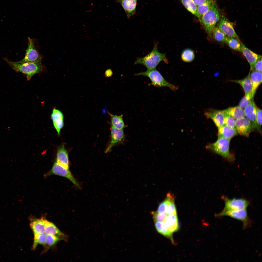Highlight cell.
<instances>
[{"instance_id": "obj_1", "label": "cell", "mask_w": 262, "mask_h": 262, "mask_svg": "<svg viewBox=\"0 0 262 262\" xmlns=\"http://www.w3.org/2000/svg\"><path fill=\"white\" fill-rule=\"evenodd\" d=\"M162 61L166 63L168 62L165 54L158 51L157 43L155 42L151 51L144 57L137 58L134 64L142 65L146 67L147 70H151L155 69L159 63Z\"/></svg>"}, {"instance_id": "obj_2", "label": "cell", "mask_w": 262, "mask_h": 262, "mask_svg": "<svg viewBox=\"0 0 262 262\" xmlns=\"http://www.w3.org/2000/svg\"><path fill=\"white\" fill-rule=\"evenodd\" d=\"M220 10L217 3L214 2L210 9L201 18L200 22L204 26L208 36H212L213 30L219 20Z\"/></svg>"}, {"instance_id": "obj_3", "label": "cell", "mask_w": 262, "mask_h": 262, "mask_svg": "<svg viewBox=\"0 0 262 262\" xmlns=\"http://www.w3.org/2000/svg\"><path fill=\"white\" fill-rule=\"evenodd\" d=\"M6 60L14 70L25 74L28 80H30L34 74L40 72L42 70L41 61L36 62L20 63Z\"/></svg>"}, {"instance_id": "obj_4", "label": "cell", "mask_w": 262, "mask_h": 262, "mask_svg": "<svg viewBox=\"0 0 262 262\" xmlns=\"http://www.w3.org/2000/svg\"><path fill=\"white\" fill-rule=\"evenodd\" d=\"M230 139L222 137H218L214 143L209 144L206 147L208 149L230 161H233V157L229 151V145Z\"/></svg>"}, {"instance_id": "obj_5", "label": "cell", "mask_w": 262, "mask_h": 262, "mask_svg": "<svg viewBox=\"0 0 262 262\" xmlns=\"http://www.w3.org/2000/svg\"><path fill=\"white\" fill-rule=\"evenodd\" d=\"M135 75L148 77L151 81V84L156 87H167L174 91L178 89V87L166 81L160 72L156 69L140 72L135 74Z\"/></svg>"}, {"instance_id": "obj_6", "label": "cell", "mask_w": 262, "mask_h": 262, "mask_svg": "<svg viewBox=\"0 0 262 262\" xmlns=\"http://www.w3.org/2000/svg\"><path fill=\"white\" fill-rule=\"evenodd\" d=\"M52 175H56L66 178L71 182L79 188L81 186L72 174L69 169H67L55 162L51 169L44 175L45 178Z\"/></svg>"}, {"instance_id": "obj_7", "label": "cell", "mask_w": 262, "mask_h": 262, "mask_svg": "<svg viewBox=\"0 0 262 262\" xmlns=\"http://www.w3.org/2000/svg\"><path fill=\"white\" fill-rule=\"evenodd\" d=\"M41 57L34 45L33 39L28 38V46L24 58L18 61L20 63L36 62L41 61Z\"/></svg>"}, {"instance_id": "obj_8", "label": "cell", "mask_w": 262, "mask_h": 262, "mask_svg": "<svg viewBox=\"0 0 262 262\" xmlns=\"http://www.w3.org/2000/svg\"><path fill=\"white\" fill-rule=\"evenodd\" d=\"M217 217L227 216L242 221L243 227H246L248 224V218L246 209L223 210L216 215Z\"/></svg>"}, {"instance_id": "obj_9", "label": "cell", "mask_w": 262, "mask_h": 262, "mask_svg": "<svg viewBox=\"0 0 262 262\" xmlns=\"http://www.w3.org/2000/svg\"><path fill=\"white\" fill-rule=\"evenodd\" d=\"M225 202V207L223 210H239L246 209L249 203L248 200L242 198L229 199L223 197Z\"/></svg>"}, {"instance_id": "obj_10", "label": "cell", "mask_w": 262, "mask_h": 262, "mask_svg": "<svg viewBox=\"0 0 262 262\" xmlns=\"http://www.w3.org/2000/svg\"><path fill=\"white\" fill-rule=\"evenodd\" d=\"M235 128L238 134L246 137L254 129L251 123L245 117L236 120Z\"/></svg>"}, {"instance_id": "obj_11", "label": "cell", "mask_w": 262, "mask_h": 262, "mask_svg": "<svg viewBox=\"0 0 262 262\" xmlns=\"http://www.w3.org/2000/svg\"><path fill=\"white\" fill-rule=\"evenodd\" d=\"M217 26L226 36L232 37L239 40L238 37L234 30L232 23L223 15H222Z\"/></svg>"}, {"instance_id": "obj_12", "label": "cell", "mask_w": 262, "mask_h": 262, "mask_svg": "<svg viewBox=\"0 0 262 262\" xmlns=\"http://www.w3.org/2000/svg\"><path fill=\"white\" fill-rule=\"evenodd\" d=\"M111 133L110 141L105 151L106 153L109 152L115 146L123 143L125 139L123 130L117 129L111 125Z\"/></svg>"}, {"instance_id": "obj_13", "label": "cell", "mask_w": 262, "mask_h": 262, "mask_svg": "<svg viewBox=\"0 0 262 262\" xmlns=\"http://www.w3.org/2000/svg\"><path fill=\"white\" fill-rule=\"evenodd\" d=\"M226 114L225 110H219L210 109L204 113L206 117L211 119L218 128L224 125V119Z\"/></svg>"}, {"instance_id": "obj_14", "label": "cell", "mask_w": 262, "mask_h": 262, "mask_svg": "<svg viewBox=\"0 0 262 262\" xmlns=\"http://www.w3.org/2000/svg\"><path fill=\"white\" fill-rule=\"evenodd\" d=\"M45 233L47 235L54 236L62 238L63 240L68 241V236L61 231L52 222L45 219Z\"/></svg>"}, {"instance_id": "obj_15", "label": "cell", "mask_w": 262, "mask_h": 262, "mask_svg": "<svg viewBox=\"0 0 262 262\" xmlns=\"http://www.w3.org/2000/svg\"><path fill=\"white\" fill-rule=\"evenodd\" d=\"M239 41L241 46V52L249 63L250 66V71H251L254 69L256 62L262 58V56L250 50L241 41Z\"/></svg>"}, {"instance_id": "obj_16", "label": "cell", "mask_w": 262, "mask_h": 262, "mask_svg": "<svg viewBox=\"0 0 262 262\" xmlns=\"http://www.w3.org/2000/svg\"><path fill=\"white\" fill-rule=\"evenodd\" d=\"M257 107L252 99L249 105L244 108V110L245 116L251 123L254 129L258 130L260 128L257 124L256 120Z\"/></svg>"}, {"instance_id": "obj_17", "label": "cell", "mask_w": 262, "mask_h": 262, "mask_svg": "<svg viewBox=\"0 0 262 262\" xmlns=\"http://www.w3.org/2000/svg\"><path fill=\"white\" fill-rule=\"evenodd\" d=\"M138 0H116V2L121 5L128 18H129L136 13V7Z\"/></svg>"}, {"instance_id": "obj_18", "label": "cell", "mask_w": 262, "mask_h": 262, "mask_svg": "<svg viewBox=\"0 0 262 262\" xmlns=\"http://www.w3.org/2000/svg\"><path fill=\"white\" fill-rule=\"evenodd\" d=\"M54 126L58 135L60 134L61 130L64 126V115L62 112L55 108L52 110L51 115Z\"/></svg>"}, {"instance_id": "obj_19", "label": "cell", "mask_w": 262, "mask_h": 262, "mask_svg": "<svg viewBox=\"0 0 262 262\" xmlns=\"http://www.w3.org/2000/svg\"><path fill=\"white\" fill-rule=\"evenodd\" d=\"M42 216L40 218H31L30 225L33 234L45 233V219Z\"/></svg>"}, {"instance_id": "obj_20", "label": "cell", "mask_w": 262, "mask_h": 262, "mask_svg": "<svg viewBox=\"0 0 262 262\" xmlns=\"http://www.w3.org/2000/svg\"><path fill=\"white\" fill-rule=\"evenodd\" d=\"M56 162L66 168L69 169V162L68 153L64 145L58 147Z\"/></svg>"}, {"instance_id": "obj_21", "label": "cell", "mask_w": 262, "mask_h": 262, "mask_svg": "<svg viewBox=\"0 0 262 262\" xmlns=\"http://www.w3.org/2000/svg\"><path fill=\"white\" fill-rule=\"evenodd\" d=\"M164 222L169 231L172 233L178 230L179 225L177 214L168 215Z\"/></svg>"}, {"instance_id": "obj_22", "label": "cell", "mask_w": 262, "mask_h": 262, "mask_svg": "<svg viewBox=\"0 0 262 262\" xmlns=\"http://www.w3.org/2000/svg\"><path fill=\"white\" fill-rule=\"evenodd\" d=\"M250 73V77L253 86L252 96L254 98L256 90L262 82V72L253 69Z\"/></svg>"}, {"instance_id": "obj_23", "label": "cell", "mask_w": 262, "mask_h": 262, "mask_svg": "<svg viewBox=\"0 0 262 262\" xmlns=\"http://www.w3.org/2000/svg\"><path fill=\"white\" fill-rule=\"evenodd\" d=\"M218 137L231 139L237 133L235 127L232 128L224 125L218 128Z\"/></svg>"}, {"instance_id": "obj_24", "label": "cell", "mask_w": 262, "mask_h": 262, "mask_svg": "<svg viewBox=\"0 0 262 262\" xmlns=\"http://www.w3.org/2000/svg\"><path fill=\"white\" fill-rule=\"evenodd\" d=\"M250 72L247 76L242 80L231 81L240 85L243 89L245 94L251 93L252 94L253 86L250 78Z\"/></svg>"}, {"instance_id": "obj_25", "label": "cell", "mask_w": 262, "mask_h": 262, "mask_svg": "<svg viewBox=\"0 0 262 262\" xmlns=\"http://www.w3.org/2000/svg\"><path fill=\"white\" fill-rule=\"evenodd\" d=\"M111 119V125L117 129L123 130L126 127L123 121V115H114L109 112H108Z\"/></svg>"}, {"instance_id": "obj_26", "label": "cell", "mask_w": 262, "mask_h": 262, "mask_svg": "<svg viewBox=\"0 0 262 262\" xmlns=\"http://www.w3.org/2000/svg\"><path fill=\"white\" fill-rule=\"evenodd\" d=\"M214 2L213 0H208L196 6V17L200 21L202 16L210 9Z\"/></svg>"}, {"instance_id": "obj_27", "label": "cell", "mask_w": 262, "mask_h": 262, "mask_svg": "<svg viewBox=\"0 0 262 262\" xmlns=\"http://www.w3.org/2000/svg\"><path fill=\"white\" fill-rule=\"evenodd\" d=\"M47 235L46 243L43 247L44 249L42 252V254L46 252L50 249L55 246L60 241L63 240L62 238L54 236L49 235Z\"/></svg>"}, {"instance_id": "obj_28", "label": "cell", "mask_w": 262, "mask_h": 262, "mask_svg": "<svg viewBox=\"0 0 262 262\" xmlns=\"http://www.w3.org/2000/svg\"><path fill=\"white\" fill-rule=\"evenodd\" d=\"M225 110L227 114L231 115L236 120L245 116L244 109L239 106L229 107Z\"/></svg>"}, {"instance_id": "obj_29", "label": "cell", "mask_w": 262, "mask_h": 262, "mask_svg": "<svg viewBox=\"0 0 262 262\" xmlns=\"http://www.w3.org/2000/svg\"><path fill=\"white\" fill-rule=\"evenodd\" d=\"M156 229L157 231L163 235L169 237L172 241V233L168 230L165 223L163 222L154 221Z\"/></svg>"}, {"instance_id": "obj_30", "label": "cell", "mask_w": 262, "mask_h": 262, "mask_svg": "<svg viewBox=\"0 0 262 262\" xmlns=\"http://www.w3.org/2000/svg\"><path fill=\"white\" fill-rule=\"evenodd\" d=\"M47 236V235L45 233L34 234L32 250H35L38 245H40L44 247L46 244Z\"/></svg>"}, {"instance_id": "obj_31", "label": "cell", "mask_w": 262, "mask_h": 262, "mask_svg": "<svg viewBox=\"0 0 262 262\" xmlns=\"http://www.w3.org/2000/svg\"><path fill=\"white\" fill-rule=\"evenodd\" d=\"M225 42L233 49L241 52V46L239 40L234 37L228 36Z\"/></svg>"}, {"instance_id": "obj_32", "label": "cell", "mask_w": 262, "mask_h": 262, "mask_svg": "<svg viewBox=\"0 0 262 262\" xmlns=\"http://www.w3.org/2000/svg\"><path fill=\"white\" fill-rule=\"evenodd\" d=\"M167 196L168 199V202L166 210V213L168 215L177 214L176 209L174 201V196L171 193L167 194Z\"/></svg>"}, {"instance_id": "obj_33", "label": "cell", "mask_w": 262, "mask_h": 262, "mask_svg": "<svg viewBox=\"0 0 262 262\" xmlns=\"http://www.w3.org/2000/svg\"><path fill=\"white\" fill-rule=\"evenodd\" d=\"M182 60L186 62H190L193 61L195 57L194 51L190 49H186L182 52L181 55Z\"/></svg>"}, {"instance_id": "obj_34", "label": "cell", "mask_w": 262, "mask_h": 262, "mask_svg": "<svg viewBox=\"0 0 262 262\" xmlns=\"http://www.w3.org/2000/svg\"><path fill=\"white\" fill-rule=\"evenodd\" d=\"M212 36L214 39L219 42L224 43L227 38V36L217 26L213 29Z\"/></svg>"}, {"instance_id": "obj_35", "label": "cell", "mask_w": 262, "mask_h": 262, "mask_svg": "<svg viewBox=\"0 0 262 262\" xmlns=\"http://www.w3.org/2000/svg\"><path fill=\"white\" fill-rule=\"evenodd\" d=\"M182 4L187 9L196 17V6L193 0H180Z\"/></svg>"}, {"instance_id": "obj_36", "label": "cell", "mask_w": 262, "mask_h": 262, "mask_svg": "<svg viewBox=\"0 0 262 262\" xmlns=\"http://www.w3.org/2000/svg\"><path fill=\"white\" fill-rule=\"evenodd\" d=\"M253 98L251 94H245L240 102L239 106L244 109L249 105Z\"/></svg>"}, {"instance_id": "obj_37", "label": "cell", "mask_w": 262, "mask_h": 262, "mask_svg": "<svg viewBox=\"0 0 262 262\" xmlns=\"http://www.w3.org/2000/svg\"><path fill=\"white\" fill-rule=\"evenodd\" d=\"M236 120V119L231 115L226 114L224 119V125L230 127H235Z\"/></svg>"}, {"instance_id": "obj_38", "label": "cell", "mask_w": 262, "mask_h": 262, "mask_svg": "<svg viewBox=\"0 0 262 262\" xmlns=\"http://www.w3.org/2000/svg\"><path fill=\"white\" fill-rule=\"evenodd\" d=\"M151 213L153 216L154 221H157L163 222L165 221L168 215L166 213H159L157 211L152 212Z\"/></svg>"}, {"instance_id": "obj_39", "label": "cell", "mask_w": 262, "mask_h": 262, "mask_svg": "<svg viewBox=\"0 0 262 262\" xmlns=\"http://www.w3.org/2000/svg\"><path fill=\"white\" fill-rule=\"evenodd\" d=\"M168 202V199L166 196L165 199L159 205L157 211L159 213H166Z\"/></svg>"}, {"instance_id": "obj_40", "label": "cell", "mask_w": 262, "mask_h": 262, "mask_svg": "<svg viewBox=\"0 0 262 262\" xmlns=\"http://www.w3.org/2000/svg\"><path fill=\"white\" fill-rule=\"evenodd\" d=\"M256 123L259 127H260V126L261 127L262 124V110L261 109L257 107L256 109Z\"/></svg>"}, {"instance_id": "obj_41", "label": "cell", "mask_w": 262, "mask_h": 262, "mask_svg": "<svg viewBox=\"0 0 262 262\" xmlns=\"http://www.w3.org/2000/svg\"><path fill=\"white\" fill-rule=\"evenodd\" d=\"M258 71L262 72V59L258 60L255 63L254 69Z\"/></svg>"}, {"instance_id": "obj_42", "label": "cell", "mask_w": 262, "mask_h": 262, "mask_svg": "<svg viewBox=\"0 0 262 262\" xmlns=\"http://www.w3.org/2000/svg\"><path fill=\"white\" fill-rule=\"evenodd\" d=\"M196 6L200 5L208 0H193Z\"/></svg>"}, {"instance_id": "obj_43", "label": "cell", "mask_w": 262, "mask_h": 262, "mask_svg": "<svg viewBox=\"0 0 262 262\" xmlns=\"http://www.w3.org/2000/svg\"><path fill=\"white\" fill-rule=\"evenodd\" d=\"M113 74L112 72L111 69L107 70L105 73V76L106 77H109L111 76Z\"/></svg>"}]
</instances>
